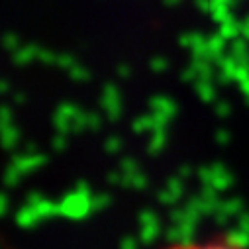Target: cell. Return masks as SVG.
<instances>
[{"mask_svg": "<svg viewBox=\"0 0 249 249\" xmlns=\"http://www.w3.org/2000/svg\"><path fill=\"white\" fill-rule=\"evenodd\" d=\"M161 249H247L243 243L218 235V237H204V239H184L169 243Z\"/></svg>", "mask_w": 249, "mask_h": 249, "instance_id": "cell-1", "label": "cell"}]
</instances>
